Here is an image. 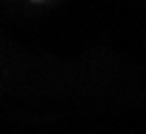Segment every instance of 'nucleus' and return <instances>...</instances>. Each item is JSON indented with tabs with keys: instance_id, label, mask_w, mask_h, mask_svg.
Instances as JSON below:
<instances>
[{
	"instance_id": "nucleus-1",
	"label": "nucleus",
	"mask_w": 146,
	"mask_h": 134,
	"mask_svg": "<svg viewBox=\"0 0 146 134\" xmlns=\"http://www.w3.org/2000/svg\"><path fill=\"white\" fill-rule=\"evenodd\" d=\"M36 3H41V0H36Z\"/></svg>"
}]
</instances>
